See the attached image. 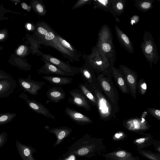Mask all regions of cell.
Wrapping results in <instances>:
<instances>
[{
    "label": "cell",
    "mask_w": 160,
    "mask_h": 160,
    "mask_svg": "<svg viewBox=\"0 0 160 160\" xmlns=\"http://www.w3.org/2000/svg\"><path fill=\"white\" fill-rule=\"evenodd\" d=\"M90 90L96 97V108L100 119L104 121H108L115 119L119 111V107L108 99L102 91L98 81Z\"/></svg>",
    "instance_id": "6da1fadb"
},
{
    "label": "cell",
    "mask_w": 160,
    "mask_h": 160,
    "mask_svg": "<svg viewBox=\"0 0 160 160\" xmlns=\"http://www.w3.org/2000/svg\"><path fill=\"white\" fill-rule=\"evenodd\" d=\"M89 64L97 74L111 72L116 59L109 58L95 46L91 49V52L87 55L83 54Z\"/></svg>",
    "instance_id": "7a4b0ae2"
},
{
    "label": "cell",
    "mask_w": 160,
    "mask_h": 160,
    "mask_svg": "<svg viewBox=\"0 0 160 160\" xmlns=\"http://www.w3.org/2000/svg\"><path fill=\"white\" fill-rule=\"evenodd\" d=\"M97 78L100 87L105 95L112 103L118 105V92L112 82L111 72L98 74Z\"/></svg>",
    "instance_id": "3957f363"
},
{
    "label": "cell",
    "mask_w": 160,
    "mask_h": 160,
    "mask_svg": "<svg viewBox=\"0 0 160 160\" xmlns=\"http://www.w3.org/2000/svg\"><path fill=\"white\" fill-rule=\"evenodd\" d=\"M143 42L141 44V48L143 54L151 68L153 63L156 64L160 58L158 49L152 35L149 32H144Z\"/></svg>",
    "instance_id": "277c9868"
},
{
    "label": "cell",
    "mask_w": 160,
    "mask_h": 160,
    "mask_svg": "<svg viewBox=\"0 0 160 160\" xmlns=\"http://www.w3.org/2000/svg\"><path fill=\"white\" fill-rule=\"evenodd\" d=\"M56 33L52 29L45 36L38 39L40 41L41 44L52 47L57 49L64 58H67L71 62L79 61L80 59L67 51L61 45L56 37Z\"/></svg>",
    "instance_id": "5b68a950"
},
{
    "label": "cell",
    "mask_w": 160,
    "mask_h": 160,
    "mask_svg": "<svg viewBox=\"0 0 160 160\" xmlns=\"http://www.w3.org/2000/svg\"><path fill=\"white\" fill-rule=\"evenodd\" d=\"M142 114L140 118L136 117L124 120L123 126L130 132L144 135V132L149 130L151 126L146 119V115Z\"/></svg>",
    "instance_id": "8992f818"
},
{
    "label": "cell",
    "mask_w": 160,
    "mask_h": 160,
    "mask_svg": "<svg viewBox=\"0 0 160 160\" xmlns=\"http://www.w3.org/2000/svg\"><path fill=\"white\" fill-rule=\"evenodd\" d=\"M119 69L125 81L131 96L136 99L138 77L137 72L123 65H119Z\"/></svg>",
    "instance_id": "52a82bcc"
},
{
    "label": "cell",
    "mask_w": 160,
    "mask_h": 160,
    "mask_svg": "<svg viewBox=\"0 0 160 160\" xmlns=\"http://www.w3.org/2000/svg\"><path fill=\"white\" fill-rule=\"evenodd\" d=\"M42 59L47 61L55 65L64 72L74 76L79 73V68L72 67L69 63L66 62L50 54L42 52L40 54Z\"/></svg>",
    "instance_id": "ba28073f"
},
{
    "label": "cell",
    "mask_w": 160,
    "mask_h": 160,
    "mask_svg": "<svg viewBox=\"0 0 160 160\" xmlns=\"http://www.w3.org/2000/svg\"><path fill=\"white\" fill-rule=\"evenodd\" d=\"M83 58L85 61V63L79 68V73L82 76L84 84L90 89L97 82L98 80L93 68L83 55Z\"/></svg>",
    "instance_id": "9c48e42d"
},
{
    "label": "cell",
    "mask_w": 160,
    "mask_h": 160,
    "mask_svg": "<svg viewBox=\"0 0 160 160\" xmlns=\"http://www.w3.org/2000/svg\"><path fill=\"white\" fill-rule=\"evenodd\" d=\"M18 82L20 87L24 91L32 95L38 94V91L41 90L46 84L43 81H36L31 79L29 75L28 78H20L18 79Z\"/></svg>",
    "instance_id": "30bf717a"
},
{
    "label": "cell",
    "mask_w": 160,
    "mask_h": 160,
    "mask_svg": "<svg viewBox=\"0 0 160 160\" xmlns=\"http://www.w3.org/2000/svg\"><path fill=\"white\" fill-rule=\"evenodd\" d=\"M19 97L26 101L28 107L31 110L47 118L55 120L54 116L44 106L32 99H30L26 93L22 92L19 95Z\"/></svg>",
    "instance_id": "8fae6325"
},
{
    "label": "cell",
    "mask_w": 160,
    "mask_h": 160,
    "mask_svg": "<svg viewBox=\"0 0 160 160\" xmlns=\"http://www.w3.org/2000/svg\"><path fill=\"white\" fill-rule=\"evenodd\" d=\"M69 93L71 96L68 100L69 103L80 108H82L88 111L91 110L89 102L79 89L76 88L69 91Z\"/></svg>",
    "instance_id": "7c38bea8"
},
{
    "label": "cell",
    "mask_w": 160,
    "mask_h": 160,
    "mask_svg": "<svg viewBox=\"0 0 160 160\" xmlns=\"http://www.w3.org/2000/svg\"><path fill=\"white\" fill-rule=\"evenodd\" d=\"M105 160H141L138 157L133 156L132 152L126 150L118 149L102 154Z\"/></svg>",
    "instance_id": "4fadbf2b"
},
{
    "label": "cell",
    "mask_w": 160,
    "mask_h": 160,
    "mask_svg": "<svg viewBox=\"0 0 160 160\" xmlns=\"http://www.w3.org/2000/svg\"><path fill=\"white\" fill-rule=\"evenodd\" d=\"M16 86V81L12 77L0 79V98L8 97L13 92Z\"/></svg>",
    "instance_id": "5bb4252c"
},
{
    "label": "cell",
    "mask_w": 160,
    "mask_h": 160,
    "mask_svg": "<svg viewBox=\"0 0 160 160\" xmlns=\"http://www.w3.org/2000/svg\"><path fill=\"white\" fill-rule=\"evenodd\" d=\"M65 112L71 120L78 124L84 125L93 122L88 116L68 107L66 108Z\"/></svg>",
    "instance_id": "9a60e30c"
},
{
    "label": "cell",
    "mask_w": 160,
    "mask_h": 160,
    "mask_svg": "<svg viewBox=\"0 0 160 160\" xmlns=\"http://www.w3.org/2000/svg\"><path fill=\"white\" fill-rule=\"evenodd\" d=\"M44 64L37 70L39 73L46 74H55L60 76H71V75L65 72L51 63L42 59Z\"/></svg>",
    "instance_id": "2e32d148"
},
{
    "label": "cell",
    "mask_w": 160,
    "mask_h": 160,
    "mask_svg": "<svg viewBox=\"0 0 160 160\" xmlns=\"http://www.w3.org/2000/svg\"><path fill=\"white\" fill-rule=\"evenodd\" d=\"M116 35L121 45L129 52L133 53L134 49L132 43L128 37L117 25H115Z\"/></svg>",
    "instance_id": "e0dca14e"
},
{
    "label": "cell",
    "mask_w": 160,
    "mask_h": 160,
    "mask_svg": "<svg viewBox=\"0 0 160 160\" xmlns=\"http://www.w3.org/2000/svg\"><path fill=\"white\" fill-rule=\"evenodd\" d=\"M108 57L116 59V51L113 41H97L95 46Z\"/></svg>",
    "instance_id": "ac0fdd59"
},
{
    "label": "cell",
    "mask_w": 160,
    "mask_h": 160,
    "mask_svg": "<svg viewBox=\"0 0 160 160\" xmlns=\"http://www.w3.org/2000/svg\"><path fill=\"white\" fill-rule=\"evenodd\" d=\"M111 74L116 84L120 91L124 94H129V91L128 88L119 69L113 66L112 69Z\"/></svg>",
    "instance_id": "d6986e66"
},
{
    "label": "cell",
    "mask_w": 160,
    "mask_h": 160,
    "mask_svg": "<svg viewBox=\"0 0 160 160\" xmlns=\"http://www.w3.org/2000/svg\"><path fill=\"white\" fill-rule=\"evenodd\" d=\"M46 96L51 102L57 103L65 99L66 93L62 88L53 87L48 90Z\"/></svg>",
    "instance_id": "ffe728a7"
},
{
    "label": "cell",
    "mask_w": 160,
    "mask_h": 160,
    "mask_svg": "<svg viewBox=\"0 0 160 160\" xmlns=\"http://www.w3.org/2000/svg\"><path fill=\"white\" fill-rule=\"evenodd\" d=\"M126 0H111L109 6V11L115 17L116 22H120L116 16H120L124 12Z\"/></svg>",
    "instance_id": "44dd1931"
},
{
    "label": "cell",
    "mask_w": 160,
    "mask_h": 160,
    "mask_svg": "<svg viewBox=\"0 0 160 160\" xmlns=\"http://www.w3.org/2000/svg\"><path fill=\"white\" fill-rule=\"evenodd\" d=\"M50 83L55 85H64L71 83L73 79L64 76H42Z\"/></svg>",
    "instance_id": "7402d4cb"
},
{
    "label": "cell",
    "mask_w": 160,
    "mask_h": 160,
    "mask_svg": "<svg viewBox=\"0 0 160 160\" xmlns=\"http://www.w3.org/2000/svg\"><path fill=\"white\" fill-rule=\"evenodd\" d=\"M143 136L134 139L133 143L140 148H147L152 145V142L154 139L153 136L150 133H145Z\"/></svg>",
    "instance_id": "603a6c76"
},
{
    "label": "cell",
    "mask_w": 160,
    "mask_h": 160,
    "mask_svg": "<svg viewBox=\"0 0 160 160\" xmlns=\"http://www.w3.org/2000/svg\"><path fill=\"white\" fill-rule=\"evenodd\" d=\"M113 41L112 35L110 28L106 24L101 27L98 34V41Z\"/></svg>",
    "instance_id": "cb8c5ba5"
},
{
    "label": "cell",
    "mask_w": 160,
    "mask_h": 160,
    "mask_svg": "<svg viewBox=\"0 0 160 160\" xmlns=\"http://www.w3.org/2000/svg\"><path fill=\"white\" fill-rule=\"evenodd\" d=\"M78 88L93 106L97 107V101L96 97L93 93L86 86L82 83L79 84Z\"/></svg>",
    "instance_id": "d4e9b609"
},
{
    "label": "cell",
    "mask_w": 160,
    "mask_h": 160,
    "mask_svg": "<svg viewBox=\"0 0 160 160\" xmlns=\"http://www.w3.org/2000/svg\"><path fill=\"white\" fill-rule=\"evenodd\" d=\"M56 36L61 45L67 51L80 59V55L77 50L70 43L60 35L56 33Z\"/></svg>",
    "instance_id": "484cf974"
},
{
    "label": "cell",
    "mask_w": 160,
    "mask_h": 160,
    "mask_svg": "<svg viewBox=\"0 0 160 160\" xmlns=\"http://www.w3.org/2000/svg\"><path fill=\"white\" fill-rule=\"evenodd\" d=\"M155 0H134V5L139 11L145 12L153 8L152 3Z\"/></svg>",
    "instance_id": "4316f807"
},
{
    "label": "cell",
    "mask_w": 160,
    "mask_h": 160,
    "mask_svg": "<svg viewBox=\"0 0 160 160\" xmlns=\"http://www.w3.org/2000/svg\"><path fill=\"white\" fill-rule=\"evenodd\" d=\"M52 28L43 21L37 23L36 30L37 38H38L46 35Z\"/></svg>",
    "instance_id": "83f0119b"
},
{
    "label": "cell",
    "mask_w": 160,
    "mask_h": 160,
    "mask_svg": "<svg viewBox=\"0 0 160 160\" xmlns=\"http://www.w3.org/2000/svg\"><path fill=\"white\" fill-rule=\"evenodd\" d=\"M138 153L148 160H160V154L151 150L143 149L137 147Z\"/></svg>",
    "instance_id": "f1b7e54d"
},
{
    "label": "cell",
    "mask_w": 160,
    "mask_h": 160,
    "mask_svg": "<svg viewBox=\"0 0 160 160\" xmlns=\"http://www.w3.org/2000/svg\"><path fill=\"white\" fill-rule=\"evenodd\" d=\"M111 0H92L94 8L103 10L106 12L109 11V6Z\"/></svg>",
    "instance_id": "f546056e"
},
{
    "label": "cell",
    "mask_w": 160,
    "mask_h": 160,
    "mask_svg": "<svg viewBox=\"0 0 160 160\" xmlns=\"http://www.w3.org/2000/svg\"><path fill=\"white\" fill-rule=\"evenodd\" d=\"M34 10L38 15L41 16L45 15L47 13L46 8L41 1L35 0L33 3Z\"/></svg>",
    "instance_id": "4dcf8cb0"
},
{
    "label": "cell",
    "mask_w": 160,
    "mask_h": 160,
    "mask_svg": "<svg viewBox=\"0 0 160 160\" xmlns=\"http://www.w3.org/2000/svg\"><path fill=\"white\" fill-rule=\"evenodd\" d=\"M17 115L16 113L8 112L0 114V126L11 122Z\"/></svg>",
    "instance_id": "1f68e13d"
},
{
    "label": "cell",
    "mask_w": 160,
    "mask_h": 160,
    "mask_svg": "<svg viewBox=\"0 0 160 160\" xmlns=\"http://www.w3.org/2000/svg\"><path fill=\"white\" fill-rule=\"evenodd\" d=\"M148 86L145 80L141 78L137 83V89L138 92L141 95H144L147 90Z\"/></svg>",
    "instance_id": "d6a6232c"
},
{
    "label": "cell",
    "mask_w": 160,
    "mask_h": 160,
    "mask_svg": "<svg viewBox=\"0 0 160 160\" xmlns=\"http://www.w3.org/2000/svg\"><path fill=\"white\" fill-rule=\"evenodd\" d=\"M127 137V135L124 132L119 131L113 135L112 139L114 141H121L125 140Z\"/></svg>",
    "instance_id": "836d02e7"
},
{
    "label": "cell",
    "mask_w": 160,
    "mask_h": 160,
    "mask_svg": "<svg viewBox=\"0 0 160 160\" xmlns=\"http://www.w3.org/2000/svg\"><path fill=\"white\" fill-rule=\"evenodd\" d=\"M147 110L152 116L160 121V110L159 109L148 108Z\"/></svg>",
    "instance_id": "e575fe53"
},
{
    "label": "cell",
    "mask_w": 160,
    "mask_h": 160,
    "mask_svg": "<svg viewBox=\"0 0 160 160\" xmlns=\"http://www.w3.org/2000/svg\"><path fill=\"white\" fill-rule=\"evenodd\" d=\"M92 2V0H79L73 6L72 9H74L88 4H90Z\"/></svg>",
    "instance_id": "d590c367"
},
{
    "label": "cell",
    "mask_w": 160,
    "mask_h": 160,
    "mask_svg": "<svg viewBox=\"0 0 160 160\" xmlns=\"http://www.w3.org/2000/svg\"><path fill=\"white\" fill-rule=\"evenodd\" d=\"M152 145L154 146L155 151L158 153H160V140L154 139L152 142Z\"/></svg>",
    "instance_id": "8d00e7d4"
},
{
    "label": "cell",
    "mask_w": 160,
    "mask_h": 160,
    "mask_svg": "<svg viewBox=\"0 0 160 160\" xmlns=\"http://www.w3.org/2000/svg\"><path fill=\"white\" fill-rule=\"evenodd\" d=\"M130 24L133 25L137 23L139 20V17L136 15H134L132 17L130 18Z\"/></svg>",
    "instance_id": "74e56055"
},
{
    "label": "cell",
    "mask_w": 160,
    "mask_h": 160,
    "mask_svg": "<svg viewBox=\"0 0 160 160\" xmlns=\"http://www.w3.org/2000/svg\"><path fill=\"white\" fill-rule=\"evenodd\" d=\"M89 152V149L87 148H83L80 149L78 153L80 155H84L87 154Z\"/></svg>",
    "instance_id": "f35d334b"
},
{
    "label": "cell",
    "mask_w": 160,
    "mask_h": 160,
    "mask_svg": "<svg viewBox=\"0 0 160 160\" xmlns=\"http://www.w3.org/2000/svg\"><path fill=\"white\" fill-rule=\"evenodd\" d=\"M26 51V47L23 45H21L18 49L17 52L18 55H20L23 54Z\"/></svg>",
    "instance_id": "ab89813d"
},
{
    "label": "cell",
    "mask_w": 160,
    "mask_h": 160,
    "mask_svg": "<svg viewBox=\"0 0 160 160\" xmlns=\"http://www.w3.org/2000/svg\"><path fill=\"white\" fill-rule=\"evenodd\" d=\"M12 77L8 74L0 70V79Z\"/></svg>",
    "instance_id": "60d3db41"
},
{
    "label": "cell",
    "mask_w": 160,
    "mask_h": 160,
    "mask_svg": "<svg viewBox=\"0 0 160 160\" xmlns=\"http://www.w3.org/2000/svg\"><path fill=\"white\" fill-rule=\"evenodd\" d=\"M61 131L59 132L58 135V137L59 139L63 138L66 135V132L65 129L61 130Z\"/></svg>",
    "instance_id": "b9f144b4"
},
{
    "label": "cell",
    "mask_w": 160,
    "mask_h": 160,
    "mask_svg": "<svg viewBox=\"0 0 160 160\" xmlns=\"http://www.w3.org/2000/svg\"><path fill=\"white\" fill-rule=\"evenodd\" d=\"M30 154V150L29 148H25L23 151V154L26 156H28Z\"/></svg>",
    "instance_id": "7bdbcfd3"
},
{
    "label": "cell",
    "mask_w": 160,
    "mask_h": 160,
    "mask_svg": "<svg viewBox=\"0 0 160 160\" xmlns=\"http://www.w3.org/2000/svg\"><path fill=\"white\" fill-rule=\"evenodd\" d=\"M22 8L24 9L27 10L28 9V6L25 3H23L22 4Z\"/></svg>",
    "instance_id": "ee69618b"
},
{
    "label": "cell",
    "mask_w": 160,
    "mask_h": 160,
    "mask_svg": "<svg viewBox=\"0 0 160 160\" xmlns=\"http://www.w3.org/2000/svg\"><path fill=\"white\" fill-rule=\"evenodd\" d=\"M27 27L28 29L30 30L31 29L32 25L31 23H28L27 25Z\"/></svg>",
    "instance_id": "f6af8a7d"
},
{
    "label": "cell",
    "mask_w": 160,
    "mask_h": 160,
    "mask_svg": "<svg viewBox=\"0 0 160 160\" xmlns=\"http://www.w3.org/2000/svg\"><path fill=\"white\" fill-rule=\"evenodd\" d=\"M5 37L4 34L2 33L0 34V39L3 38Z\"/></svg>",
    "instance_id": "bcb514c9"
}]
</instances>
